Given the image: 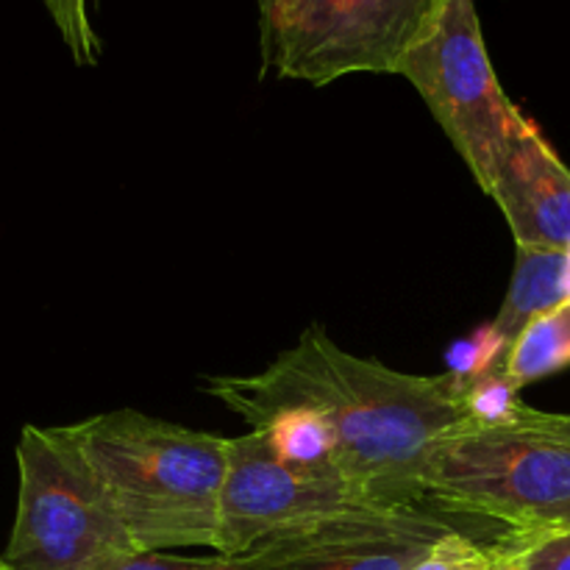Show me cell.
<instances>
[{"label": "cell", "instance_id": "cell-1", "mask_svg": "<svg viewBox=\"0 0 570 570\" xmlns=\"http://www.w3.org/2000/svg\"><path fill=\"white\" fill-rule=\"evenodd\" d=\"M204 390L250 429L289 410L312 412L332 434L340 476L395 510L426 507L432 451L471 421L454 373L412 376L362 360L317 323L262 373L209 376Z\"/></svg>", "mask_w": 570, "mask_h": 570}, {"label": "cell", "instance_id": "cell-2", "mask_svg": "<svg viewBox=\"0 0 570 570\" xmlns=\"http://www.w3.org/2000/svg\"><path fill=\"white\" fill-rule=\"evenodd\" d=\"M76 434L139 551L215 549L228 438L137 410L95 415Z\"/></svg>", "mask_w": 570, "mask_h": 570}, {"label": "cell", "instance_id": "cell-3", "mask_svg": "<svg viewBox=\"0 0 570 570\" xmlns=\"http://www.w3.org/2000/svg\"><path fill=\"white\" fill-rule=\"evenodd\" d=\"M515 410L501 423H465L440 440L426 468V504L482 515L515 540L566 532L570 440L529 426Z\"/></svg>", "mask_w": 570, "mask_h": 570}, {"label": "cell", "instance_id": "cell-4", "mask_svg": "<svg viewBox=\"0 0 570 570\" xmlns=\"http://www.w3.org/2000/svg\"><path fill=\"white\" fill-rule=\"evenodd\" d=\"M17 515L3 560L14 570H100L134 554L72 426H26L17 443Z\"/></svg>", "mask_w": 570, "mask_h": 570}, {"label": "cell", "instance_id": "cell-5", "mask_svg": "<svg viewBox=\"0 0 570 570\" xmlns=\"http://www.w3.org/2000/svg\"><path fill=\"white\" fill-rule=\"evenodd\" d=\"M395 76H404L426 100L434 120L488 193L501 150L523 111L501 89L482 37L476 0H443Z\"/></svg>", "mask_w": 570, "mask_h": 570}, {"label": "cell", "instance_id": "cell-6", "mask_svg": "<svg viewBox=\"0 0 570 570\" xmlns=\"http://www.w3.org/2000/svg\"><path fill=\"white\" fill-rule=\"evenodd\" d=\"M443 0H282L262 28V72L326 87L356 72H395Z\"/></svg>", "mask_w": 570, "mask_h": 570}, {"label": "cell", "instance_id": "cell-7", "mask_svg": "<svg viewBox=\"0 0 570 570\" xmlns=\"http://www.w3.org/2000/svg\"><path fill=\"white\" fill-rule=\"evenodd\" d=\"M334 473L284 460L262 432L228 438V476L215 551L243 557L276 540L390 512ZM417 510V507H415Z\"/></svg>", "mask_w": 570, "mask_h": 570}, {"label": "cell", "instance_id": "cell-8", "mask_svg": "<svg viewBox=\"0 0 570 570\" xmlns=\"http://www.w3.org/2000/svg\"><path fill=\"white\" fill-rule=\"evenodd\" d=\"M451 529L423 507L390 510L276 540L232 560L245 570H410Z\"/></svg>", "mask_w": 570, "mask_h": 570}, {"label": "cell", "instance_id": "cell-9", "mask_svg": "<svg viewBox=\"0 0 570 570\" xmlns=\"http://www.w3.org/2000/svg\"><path fill=\"white\" fill-rule=\"evenodd\" d=\"M515 273H512L510 293H507L495 321L484 328L488 332L484 340H488L490 367L482 376L507 373L512 345L527 332L529 323L570 298L568 250L527 248V245H515Z\"/></svg>", "mask_w": 570, "mask_h": 570}, {"label": "cell", "instance_id": "cell-10", "mask_svg": "<svg viewBox=\"0 0 570 570\" xmlns=\"http://www.w3.org/2000/svg\"><path fill=\"white\" fill-rule=\"evenodd\" d=\"M570 367V298L527 326L507 360V382L515 390Z\"/></svg>", "mask_w": 570, "mask_h": 570}, {"label": "cell", "instance_id": "cell-11", "mask_svg": "<svg viewBox=\"0 0 570 570\" xmlns=\"http://www.w3.org/2000/svg\"><path fill=\"white\" fill-rule=\"evenodd\" d=\"M45 11L53 20L61 42L70 50L72 61L81 67L98 65L100 39L92 28V0H42Z\"/></svg>", "mask_w": 570, "mask_h": 570}, {"label": "cell", "instance_id": "cell-12", "mask_svg": "<svg viewBox=\"0 0 570 570\" xmlns=\"http://www.w3.org/2000/svg\"><path fill=\"white\" fill-rule=\"evenodd\" d=\"M501 546H482L460 529L438 540L410 570H493Z\"/></svg>", "mask_w": 570, "mask_h": 570}, {"label": "cell", "instance_id": "cell-13", "mask_svg": "<svg viewBox=\"0 0 570 570\" xmlns=\"http://www.w3.org/2000/svg\"><path fill=\"white\" fill-rule=\"evenodd\" d=\"M504 549L523 570H570V529L540 538H507Z\"/></svg>", "mask_w": 570, "mask_h": 570}, {"label": "cell", "instance_id": "cell-14", "mask_svg": "<svg viewBox=\"0 0 570 570\" xmlns=\"http://www.w3.org/2000/svg\"><path fill=\"white\" fill-rule=\"evenodd\" d=\"M200 557H176L165 551H134L100 570H198Z\"/></svg>", "mask_w": 570, "mask_h": 570}, {"label": "cell", "instance_id": "cell-15", "mask_svg": "<svg viewBox=\"0 0 570 570\" xmlns=\"http://www.w3.org/2000/svg\"><path fill=\"white\" fill-rule=\"evenodd\" d=\"M515 412L521 421L529 423V426L543 429V432L557 434V438L562 440H570V415H560V412H540L527 404H518Z\"/></svg>", "mask_w": 570, "mask_h": 570}, {"label": "cell", "instance_id": "cell-16", "mask_svg": "<svg viewBox=\"0 0 570 570\" xmlns=\"http://www.w3.org/2000/svg\"><path fill=\"white\" fill-rule=\"evenodd\" d=\"M198 570H245V568L239 566L237 560H232V557L215 554V557H200Z\"/></svg>", "mask_w": 570, "mask_h": 570}, {"label": "cell", "instance_id": "cell-17", "mask_svg": "<svg viewBox=\"0 0 570 570\" xmlns=\"http://www.w3.org/2000/svg\"><path fill=\"white\" fill-rule=\"evenodd\" d=\"M259 3V26L265 28L267 22L273 20V14L278 11V6H282V0H256Z\"/></svg>", "mask_w": 570, "mask_h": 570}, {"label": "cell", "instance_id": "cell-18", "mask_svg": "<svg viewBox=\"0 0 570 570\" xmlns=\"http://www.w3.org/2000/svg\"><path fill=\"white\" fill-rule=\"evenodd\" d=\"M493 570H523L521 566H518L515 560H512L510 551L504 549V543H501V554H499V562H495Z\"/></svg>", "mask_w": 570, "mask_h": 570}, {"label": "cell", "instance_id": "cell-19", "mask_svg": "<svg viewBox=\"0 0 570 570\" xmlns=\"http://www.w3.org/2000/svg\"><path fill=\"white\" fill-rule=\"evenodd\" d=\"M0 570H14V568H11V566H9V562H6V560H3V554H0Z\"/></svg>", "mask_w": 570, "mask_h": 570}, {"label": "cell", "instance_id": "cell-20", "mask_svg": "<svg viewBox=\"0 0 570 570\" xmlns=\"http://www.w3.org/2000/svg\"><path fill=\"white\" fill-rule=\"evenodd\" d=\"M95 6H98V0H92V9H95Z\"/></svg>", "mask_w": 570, "mask_h": 570}]
</instances>
